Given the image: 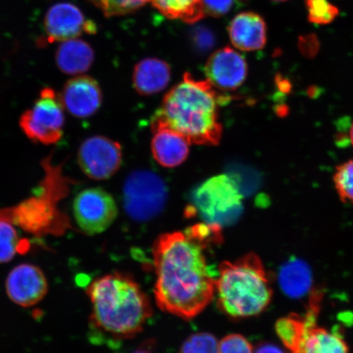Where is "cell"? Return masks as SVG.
<instances>
[{"label":"cell","instance_id":"1","mask_svg":"<svg viewBox=\"0 0 353 353\" xmlns=\"http://www.w3.org/2000/svg\"><path fill=\"white\" fill-rule=\"evenodd\" d=\"M223 241V227L208 223L158 236L152 257L159 308L187 321L205 310L215 297L218 276L210 267L207 251Z\"/></svg>","mask_w":353,"mask_h":353},{"label":"cell","instance_id":"2","mask_svg":"<svg viewBox=\"0 0 353 353\" xmlns=\"http://www.w3.org/2000/svg\"><path fill=\"white\" fill-rule=\"evenodd\" d=\"M86 293L92 304V330L109 341L134 338L153 315L148 295L125 273L116 272L98 278Z\"/></svg>","mask_w":353,"mask_h":353},{"label":"cell","instance_id":"3","mask_svg":"<svg viewBox=\"0 0 353 353\" xmlns=\"http://www.w3.org/2000/svg\"><path fill=\"white\" fill-rule=\"evenodd\" d=\"M227 101L209 81H197L187 72L165 96L156 114L190 143L216 145L223 135L219 105Z\"/></svg>","mask_w":353,"mask_h":353},{"label":"cell","instance_id":"4","mask_svg":"<svg viewBox=\"0 0 353 353\" xmlns=\"http://www.w3.org/2000/svg\"><path fill=\"white\" fill-rule=\"evenodd\" d=\"M215 295L219 310L229 319H244L263 312L271 302L272 290L259 256L250 253L236 261L221 263Z\"/></svg>","mask_w":353,"mask_h":353},{"label":"cell","instance_id":"5","mask_svg":"<svg viewBox=\"0 0 353 353\" xmlns=\"http://www.w3.org/2000/svg\"><path fill=\"white\" fill-rule=\"evenodd\" d=\"M321 296L313 291L305 314H291L276 322L278 336L291 353H350L341 334L317 325Z\"/></svg>","mask_w":353,"mask_h":353},{"label":"cell","instance_id":"6","mask_svg":"<svg viewBox=\"0 0 353 353\" xmlns=\"http://www.w3.org/2000/svg\"><path fill=\"white\" fill-rule=\"evenodd\" d=\"M243 196L231 176L220 174L207 179L192 194L186 216L198 217L204 223L229 226L240 219Z\"/></svg>","mask_w":353,"mask_h":353},{"label":"cell","instance_id":"7","mask_svg":"<svg viewBox=\"0 0 353 353\" xmlns=\"http://www.w3.org/2000/svg\"><path fill=\"white\" fill-rule=\"evenodd\" d=\"M168 188L161 176L147 170L135 171L123 185V208L136 222H148L165 208Z\"/></svg>","mask_w":353,"mask_h":353},{"label":"cell","instance_id":"8","mask_svg":"<svg viewBox=\"0 0 353 353\" xmlns=\"http://www.w3.org/2000/svg\"><path fill=\"white\" fill-rule=\"evenodd\" d=\"M64 107L52 88H44L34 107L20 119V127L34 142L50 145L59 142L63 134Z\"/></svg>","mask_w":353,"mask_h":353},{"label":"cell","instance_id":"9","mask_svg":"<svg viewBox=\"0 0 353 353\" xmlns=\"http://www.w3.org/2000/svg\"><path fill=\"white\" fill-rule=\"evenodd\" d=\"M74 219L88 235H96L110 227L118 214L114 198L104 190L96 188L79 192L73 203Z\"/></svg>","mask_w":353,"mask_h":353},{"label":"cell","instance_id":"10","mask_svg":"<svg viewBox=\"0 0 353 353\" xmlns=\"http://www.w3.org/2000/svg\"><path fill=\"white\" fill-rule=\"evenodd\" d=\"M78 162L88 178L108 179L117 173L121 165V145L105 137H91L79 148Z\"/></svg>","mask_w":353,"mask_h":353},{"label":"cell","instance_id":"11","mask_svg":"<svg viewBox=\"0 0 353 353\" xmlns=\"http://www.w3.org/2000/svg\"><path fill=\"white\" fill-rule=\"evenodd\" d=\"M47 41L64 42L77 39L83 33L95 34L97 26L87 20L79 8L70 3H60L48 10L44 19Z\"/></svg>","mask_w":353,"mask_h":353},{"label":"cell","instance_id":"12","mask_svg":"<svg viewBox=\"0 0 353 353\" xmlns=\"http://www.w3.org/2000/svg\"><path fill=\"white\" fill-rule=\"evenodd\" d=\"M48 290L46 275L34 264L17 265L8 273L6 280L8 296L22 307L37 305L46 296Z\"/></svg>","mask_w":353,"mask_h":353},{"label":"cell","instance_id":"13","mask_svg":"<svg viewBox=\"0 0 353 353\" xmlns=\"http://www.w3.org/2000/svg\"><path fill=\"white\" fill-rule=\"evenodd\" d=\"M205 72L208 81L214 88L233 91L245 81L248 65L239 52L230 47H225L210 57Z\"/></svg>","mask_w":353,"mask_h":353},{"label":"cell","instance_id":"14","mask_svg":"<svg viewBox=\"0 0 353 353\" xmlns=\"http://www.w3.org/2000/svg\"><path fill=\"white\" fill-rule=\"evenodd\" d=\"M152 153L159 165L175 168L187 160L191 143L157 114L152 119Z\"/></svg>","mask_w":353,"mask_h":353},{"label":"cell","instance_id":"15","mask_svg":"<svg viewBox=\"0 0 353 353\" xmlns=\"http://www.w3.org/2000/svg\"><path fill=\"white\" fill-rule=\"evenodd\" d=\"M61 101L64 108L73 117L88 118L98 112L103 101V94L94 78L81 76L65 83Z\"/></svg>","mask_w":353,"mask_h":353},{"label":"cell","instance_id":"16","mask_svg":"<svg viewBox=\"0 0 353 353\" xmlns=\"http://www.w3.org/2000/svg\"><path fill=\"white\" fill-rule=\"evenodd\" d=\"M267 24L261 16L253 12H241L228 26V34L234 47L241 51L263 50L267 43Z\"/></svg>","mask_w":353,"mask_h":353},{"label":"cell","instance_id":"17","mask_svg":"<svg viewBox=\"0 0 353 353\" xmlns=\"http://www.w3.org/2000/svg\"><path fill=\"white\" fill-rule=\"evenodd\" d=\"M171 79V69L165 61L145 59L135 65L132 83L135 90L143 96L158 94L165 90Z\"/></svg>","mask_w":353,"mask_h":353},{"label":"cell","instance_id":"18","mask_svg":"<svg viewBox=\"0 0 353 353\" xmlns=\"http://www.w3.org/2000/svg\"><path fill=\"white\" fill-rule=\"evenodd\" d=\"M94 60L90 44L79 39L61 42L57 48L56 63L61 72L79 74L90 70Z\"/></svg>","mask_w":353,"mask_h":353},{"label":"cell","instance_id":"19","mask_svg":"<svg viewBox=\"0 0 353 353\" xmlns=\"http://www.w3.org/2000/svg\"><path fill=\"white\" fill-rule=\"evenodd\" d=\"M312 282L310 268L301 260H291L281 268L279 272L281 288L290 297L304 296L311 289Z\"/></svg>","mask_w":353,"mask_h":353},{"label":"cell","instance_id":"20","mask_svg":"<svg viewBox=\"0 0 353 353\" xmlns=\"http://www.w3.org/2000/svg\"><path fill=\"white\" fill-rule=\"evenodd\" d=\"M153 6L170 19L195 24L205 17L203 0H152Z\"/></svg>","mask_w":353,"mask_h":353},{"label":"cell","instance_id":"21","mask_svg":"<svg viewBox=\"0 0 353 353\" xmlns=\"http://www.w3.org/2000/svg\"><path fill=\"white\" fill-rule=\"evenodd\" d=\"M19 233L7 220L0 219V263L12 261L19 252Z\"/></svg>","mask_w":353,"mask_h":353},{"label":"cell","instance_id":"22","mask_svg":"<svg viewBox=\"0 0 353 353\" xmlns=\"http://www.w3.org/2000/svg\"><path fill=\"white\" fill-rule=\"evenodd\" d=\"M307 20L316 25H328L339 14V10L329 0H305Z\"/></svg>","mask_w":353,"mask_h":353},{"label":"cell","instance_id":"23","mask_svg":"<svg viewBox=\"0 0 353 353\" xmlns=\"http://www.w3.org/2000/svg\"><path fill=\"white\" fill-rule=\"evenodd\" d=\"M334 183L341 201L344 203H353V160L336 168Z\"/></svg>","mask_w":353,"mask_h":353},{"label":"cell","instance_id":"24","mask_svg":"<svg viewBox=\"0 0 353 353\" xmlns=\"http://www.w3.org/2000/svg\"><path fill=\"white\" fill-rule=\"evenodd\" d=\"M179 353H219V341L210 333L193 334L183 342Z\"/></svg>","mask_w":353,"mask_h":353},{"label":"cell","instance_id":"25","mask_svg":"<svg viewBox=\"0 0 353 353\" xmlns=\"http://www.w3.org/2000/svg\"><path fill=\"white\" fill-rule=\"evenodd\" d=\"M219 353H254L253 346L239 334H228L219 342Z\"/></svg>","mask_w":353,"mask_h":353},{"label":"cell","instance_id":"26","mask_svg":"<svg viewBox=\"0 0 353 353\" xmlns=\"http://www.w3.org/2000/svg\"><path fill=\"white\" fill-rule=\"evenodd\" d=\"M192 41L201 51L210 50L215 43V35L212 30L204 26H197L191 32Z\"/></svg>","mask_w":353,"mask_h":353},{"label":"cell","instance_id":"27","mask_svg":"<svg viewBox=\"0 0 353 353\" xmlns=\"http://www.w3.org/2000/svg\"><path fill=\"white\" fill-rule=\"evenodd\" d=\"M236 2L237 0H203L205 14L214 17L226 15Z\"/></svg>","mask_w":353,"mask_h":353},{"label":"cell","instance_id":"28","mask_svg":"<svg viewBox=\"0 0 353 353\" xmlns=\"http://www.w3.org/2000/svg\"><path fill=\"white\" fill-rule=\"evenodd\" d=\"M299 48L303 54L307 56L315 55L319 48V39H317L314 34L302 37L299 39Z\"/></svg>","mask_w":353,"mask_h":353},{"label":"cell","instance_id":"29","mask_svg":"<svg viewBox=\"0 0 353 353\" xmlns=\"http://www.w3.org/2000/svg\"><path fill=\"white\" fill-rule=\"evenodd\" d=\"M254 353H285L281 347L272 343H261L254 351Z\"/></svg>","mask_w":353,"mask_h":353},{"label":"cell","instance_id":"30","mask_svg":"<svg viewBox=\"0 0 353 353\" xmlns=\"http://www.w3.org/2000/svg\"><path fill=\"white\" fill-rule=\"evenodd\" d=\"M154 344L152 341H148L132 353H154Z\"/></svg>","mask_w":353,"mask_h":353},{"label":"cell","instance_id":"31","mask_svg":"<svg viewBox=\"0 0 353 353\" xmlns=\"http://www.w3.org/2000/svg\"><path fill=\"white\" fill-rule=\"evenodd\" d=\"M350 141H351V143H352V147H353V122H352L351 128H350Z\"/></svg>","mask_w":353,"mask_h":353},{"label":"cell","instance_id":"32","mask_svg":"<svg viewBox=\"0 0 353 353\" xmlns=\"http://www.w3.org/2000/svg\"><path fill=\"white\" fill-rule=\"evenodd\" d=\"M271 1H274V2H285V1H287V0H271Z\"/></svg>","mask_w":353,"mask_h":353}]
</instances>
